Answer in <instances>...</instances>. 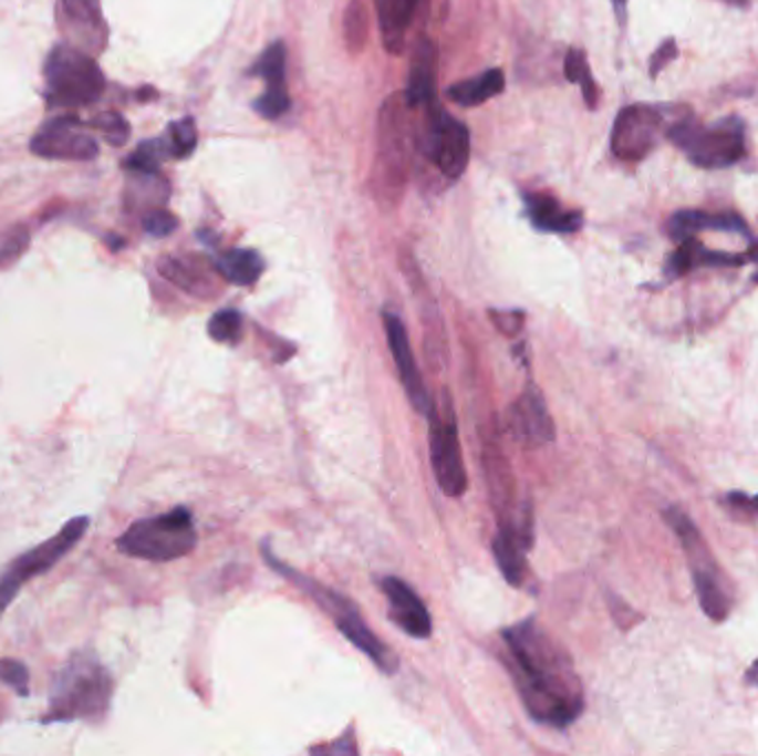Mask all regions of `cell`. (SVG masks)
<instances>
[{"mask_svg": "<svg viewBox=\"0 0 758 756\" xmlns=\"http://www.w3.org/2000/svg\"><path fill=\"white\" fill-rule=\"evenodd\" d=\"M501 636L530 716L554 727L577 721L583 712V690L565 650L534 619L506 628Z\"/></svg>", "mask_w": 758, "mask_h": 756, "instance_id": "6da1fadb", "label": "cell"}, {"mask_svg": "<svg viewBox=\"0 0 758 756\" xmlns=\"http://www.w3.org/2000/svg\"><path fill=\"white\" fill-rule=\"evenodd\" d=\"M114 696V676L94 650L70 654L63 667L54 674L50 692V710L43 723L56 721H105Z\"/></svg>", "mask_w": 758, "mask_h": 756, "instance_id": "7a4b0ae2", "label": "cell"}, {"mask_svg": "<svg viewBox=\"0 0 758 756\" xmlns=\"http://www.w3.org/2000/svg\"><path fill=\"white\" fill-rule=\"evenodd\" d=\"M665 136L694 167L709 172L734 167L747 154L745 123L738 116H725L712 125H700L694 114L685 110L667 125Z\"/></svg>", "mask_w": 758, "mask_h": 756, "instance_id": "3957f363", "label": "cell"}, {"mask_svg": "<svg viewBox=\"0 0 758 756\" xmlns=\"http://www.w3.org/2000/svg\"><path fill=\"white\" fill-rule=\"evenodd\" d=\"M105 85V74L96 56L72 43L52 48L45 61V96L50 107H90L103 99Z\"/></svg>", "mask_w": 758, "mask_h": 756, "instance_id": "277c9868", "label": "cell"}, {"mask_svg": "<svg viewBox=\"0 0 758 756\" xmlns=\"http://www.w3.org/2000/svg\"><path fill=\"white\" fill-rule=\"evenodd\" d=\"M663 517L687 555L689 572L703 612L714 621H725L734 603V594L725 572L718 568L712 550L685 512H681L678 508H665Z\"/></svg>", "mask_w": 758, "mask_h": 756, "instance_id": "5b68a950", "label": "cell"}, {"mask_svg": "<svg viewBox=\"0 0 758 756\" xmlns=\"http://www.w3.org/2000/svg\"><path fill=\"white\" fill-rule=\"evenodd\" d=\"M116 543L118 550L129 557L163 563L187 557L198 543V532L194 515L187 508H176L165 515L134 521Z\"/></svg>", "mask_w": 758, "mask_h": 756, "instance_id": "8992f818", "label": "cell"}, {"mask_svg": "<svg viewBox=\"0 0 758 756\" xmlns=\"http://www.w3.org/2000/svg\"><path fill=\"white\" fill-rule=\"evenodd\" d=\"M404 101L393 96L384 103L377 121V156L373 165V191L382 207L393 209L408 178V134Z\"/></svg>", "mask_w": 758, "mask_h": 756, "instance_id": "52a82bcc", "label": "cell"}, {"mask_svg": "<svg viewBox=\"0 0 758 756\" xmlns=\"http://www.w3.org/2000/svg\"><path fill=\"white\" fill-rule=\"evenodd\" d=\"M267 557H269V563L273 566V568H278L282 574H287V577H293V581L324 610V612H329L331 614V619L335 621V625H338V630L357 648V650H362L382 672H395L397 670V665H399V661H397V656L391 652V648L386 645V643H382L375 634H373V630L366 625V621L362 619V612H360V608L351 601V599H346V597H342V594H338V592H333L331 588H324V586H320V583H315L313 579H309V577H302L300 572H295L293 568H287V566H282L273 555H269L267 552Z\"/></svg>", "mask_w": 758, "mask_h": 756, "instance_id": "ba28073f", "label": "cell"}, {"mask_svg": "<svg viewBox=\"0 0 758 756\" xmlns=\"http://www.w3.org/2000/svg\"><path fill=\"white\" fill-rule=\"evenodd\" d=\"M90 528V517H76L68 521L54 537L43 541L41 546L28 550L25 555L17 557L3 572H0V617L12 605L17 594L23 590V586L54 568L70 550L76 548V543L83 539V535Z\"/></svg>", "mask_w": 758, "mask_h": 756, "instance_id": "9c48e42d", "label": "cell"}, {"mask_svg": "<svg viewBox=\"0 0 758 756\" xmlns=\"http://www.w3.org/2000/svg\"><path fill=\"white\" fill-rule=\"evenodd\" d=\"M430 420V466L435 473V479L444 495L448 497H461L468 488V475L461 457V444H459V428L455 420V411L450 404L448 393H444L442 411L433 406L428 413Z\"/></svg>", "mask_w": 758, "mask_h": 756, "instance_id": "30bf717a", "label": "cell"}, {"mask_svg": "<svg viewBox=\"0 0 758 756\" xmlns=\"http://www.w3.org/2000/svg\"><path fill=\"white\" fill-rule=\"evenodd\" d=\"M665 114L654 105H627L614 118L610 147L612 154L623 163H641L647 158L663 132Z\"/></svg>", "mask_w": 758, "mask_h": 756, "instance_id": "8fae6325", "label": "cell"}, {"mask_svg": "<svg viewBox=\"0 0 758 756\" xmlns=\"http://www.w3.org/2000/svg\"><path fill=\"white\" fill-rule=\"evenodd\" d=\"M426 110L428 121L422 147L448 180H457L464 176L470 160V132L461 121L439 112V107L433 110V105H428Z\"/></svg>", "mask_w": 758, "mask_h": 756, "instance_id": "7c38bea8", "label": "cell"}, {"mask_svg": "<svg viewBox=\"0 0 758 756\" xmlns=\"http://www.w3.org/2000/svg\"><path fill=\"white\" fill-rule=\"evenodd\" d=\"M30 149L45 160L76 163H90L101 154L96 138L76 116H59L48 121L32 138Z\"/></svg>", "mask_w": 758, "mask_h": 756, "instance_id": "4fadbf2b", "label": "cell"}, {"mask_svg": "<svg viewBox=\"0 0 758 756\" xmlns=\"http://www.w3.org/2000/svg\"><path fill=\"white\" fill-rule=\"evenodd\" d=\"M59 25L68 43L92 56H98L107 48L110 32L101 0H61Z\"/></svg>", "mask_w": 758, "mask_h": 756, "instance_id": "5bb4252c", "label": "cell"}, {"mask_svg": "<svg viewBox=\"0 0 758 756\" xmlns=\"http://www.w3.org/2000/svg\"><path fill=\"white\" fill-rule=\"evenodd\" d=\"M506 431L521 446H541L554 439V422L541 391L534 384L515 400L506 413Z\"/></svg>", "mask_w": 758, "mask_h": 756, "instance_id": "9a60e30c", "label": "cell"}, {"mask_svg": "<svg viewBox=\"0 0 758 756\" xmlns=\"http://www.w3.org/2000/svg\"><path fill=\"white\" fill-rule=\"evenodd\" d=\"M384 329H386L388 349H391V355L395 360L397 375H399V380L404 384V391H406L413 408L428 417V413L433 411L435 402H433V397H430V393H428V389L424 384V377L419 373V366L415 362L406 327H404V322L395 313H384Z\"/></svg>", "mask_w": 758, "mask_h": 756, "instance_id": "2e32d148", "label": "cell"}, {"mask_svg": "<svg viewBox=\"0 0 758 756\" xmlns=\"http://www.w3.org/2000/svg\"><path fill=\"white\" fill-rule=\"evenodd\" d=\"M388 603H391V619L399 625L408 636L428 639L433 632V621L428 608L417 597V592L397 577H384L380 581Z\"/></svg>", "mask_w": 758, "mask_h": 756, "instance_id": "e0dca14e", "label": "cell"}, {"mask_svg": "<svg viewBox=\"0 0 758 756\" xmlns=\"http://www.w3.org/2000/svg\"><path fill=\"white\" fill-rule=\"evenodd\" d=\"M158 271L165 280L183 289L185 293L194 298H214L218 293V280H216V267H209L200 258L187 256V258H176V256H165L158 262Z\"/></svg>", "mask_w": 758, "mask_h": 756, "instance_id": "ac0fdd59", "label": "cell"}, {"mask_svg": "<svg viewBox=\"0 0 758 756\" xmlns=\"http://www.w3.org/2000/svg\"><path fill=\"white\" fill-rule=\"evenodd\" d=\"M712 229V231H725V234H736L743 238H749V227L743 220V216L734 211H698V209H683L672 214L667 222L669 238L681 242L685 238H696V234Z\"/></svg>", "mask_w": 758, "mask_h": 756, "instance_id": "d6986e66", "label": "cell"}, {"mask_svg": "<svg viewBox=\"0 0 758 756\" xmlns=\"http://www.w3.org/2000/svg\"><path fill=\"white\" fill-rule=\"evenodd\" d=\"M532 532L521 530L512 524H499V532L492 541V552L497 559V566L506 581L510 586H521L528 574V563H526V550L530 548Z\"/></svg>", "mask_w": 758, "mask_h": 756, "instance_id": "ffe728a7", "label": "cell"}, {"mask_svg": "<svg viewBox=\"0 0 758 756\" xmlns=\"http://www.w3.org/2000/svg\"><path fill=\"white\" fill-rule=\"evenodd\" d=\"M437 87V48L433 41H419L411 61V76L406 85L404 103L408 110L428 107L435 103Z\"/></svg>", "mask_w": 758, "mask_h": 756, "instance_id": "44dd1931", "label": "cell"}, {"mask_svg": "<svg viewBox=\"0 0 758 756\" xmlns=\"http://www.w3.org/2000/svg\"><path fill=\"white\" fill-rule=\"evenodd\" d=\"M417 6L419 0H375L382 43L388 54L399 56L404 52L406 34L411 30Z\"/></svg>", "mask_w": 758, "mask_h": 756, "instance_id": "7402d4cb", "label": "cell"}, {"mask_svg": "<svg viewBox=\"0 0 758 756\" xmlns=\"http://www.w3.org/2000/svg\"><path fill=\"white\" fill-rule=\"evenodd\" d=\"M484 466H486V481H488L490 499L499 515V524H508L512 521V497H515V484L510 475L512 470L508 466V459L501 455V451L495 444H486Z\"/></svg>", "mask_w": 758, "mask_h": 756, "instance_id": "603a6c76", "label": "cell"}, {"mask_svg": "<svg viewBox=\"0 0 758 756\" xmlns=\"http://www.w3.org/2000/svg\"><path fill=\"white\" fill-rule=\"evenodd\" d=\"M528 216L532 225L539 231L548 234H574L583 227V214L581 211H568L561 207V203L552 196L532 194L526 198Z\"/></svg>", "mask_w": 758, "mask_h": 756, "instance_id": "cb8c5ba5", "label": "cell"}, {"mask_svg": "<svg viewBox=\"0 0 758 756\" xmlns=\"http://www.w3.org/2000/svg\"><path fill=\"white\" fill-rule=\"evenodd\" d=\"M220 278L238 287H251L264 273V260L253 249H231L214 262Z\"/></svg>", "mask_w": 758, "mask_h": 756, "instance_id": "d4e9b609", "label": "cell"}, {"mask_svg": "<svg viewBox=\"0 0 758 756\" xmlns=\"http://www.w3.org/2000/svg\"><path fill=\"white\" fill-rule=\"evenodd\" d=\"M506 87V76L501 70H488L484 74H479L477 79H470V81H461L453 87H448V99L455 103V105H461V107H477V105H484L486 101L499 96Z\"/></svg>", "mask_w": 758, "mask_h": 756, "instance_id": "484cf974", "label": "cell"}, {"mask_svg": "<svg viewBox=\"0 0 758 756\" xmlns=\"http://www.w3.org/2000/svg\"><path fill=\"white\" fill-rule=\"evenodd\" d=\"M563 74L568 79V83H574L581 87V94H583V101L590 110H596L599 105V87L592 79V72H590V65H588V59H585V52L583 50H568L565 54V61H563Z\"/></svg>", "mask_w": 758, "mask_h": 756, "instance_id": "4316f807", "label": "cell"}, {"mask_svg": "<svg viewBox=\"0 0 758 756\" xmlns=\"http://www.w3.org/2000/svg\"><path fill=\"white\" fill-rule=\"evenodd\" d=\"M707 249L698 238H685L678 242V249L667 256L665 260V276L667 278H683L685 273L705 267Z\"/></svg>", "mask_w": 758, "mask_h": 756, "instance_id": "83f0119b", "label": "cell"}, {"mask_svg": "<svg viewBox=\"0 0 758 756\" xmlns=\"http://www.w3.org/2000/svg\"><path fill=\"white\" fill-rule=\"evenodd\" d=\"M368 41V14L366 8L360 3V0H353V3L346 8L344 12V43L346 50L357 56Z\"/></svg>", "mask_w": 758, "mask_h": 756, "instance_id": "f1b7e54d", "label": "cell"}, {"mask_svg": "<svg viewBox=\"0 0 758 756\" xmlns=\"http://www.w3.org/2000/svg\"><path fill=\"white\" fill-rule=\"evenodd\" d=\"M284 72H287V48H284V43L269 45L253 68V74L264 79L267 87H287Z\"/></svg>", "mask_w": 758, "mask_h": 756, "instance_id": "f546056e", "label": "cell"}, {"mask_svg": "<svg viewBox=\"0 0 758 756\" xmlns=\"http://www.w3.org/2000/svg\"><path fill=\"white\" fill-rule=\"evenodd\" d=\"M169 154V147L163 141L143 143L125 163L132 174H158L163 158Z\"/></svg>", "mask_w": 758, "mask_h": 756, "instance_id": "4dcf8cb0", "label": "cell"}, {"mask_svg": "<svg viewBox=\"0 0 758 756\" xmlns=\"http://www.w3.org/2000/svg\"><path fill=\"white\" fill-rule=\"evenodd\" d=\"M209 335L222 344H238L242 340V313L236 309L218 311L209 320Z\"/></svg>", "mask_w": 758, "mask_h": 756, "instance_id": "1f68e13d", "label": "cell"}, {"mask_svg": "<svg viewBox=\"0 0 758 756\" xmlns=\"http://www.w3.org/2000/svg\"><path fill=\"white\" fill-rule=\"evenodd\" d=\"M30 240V229L23 225H17L0 236V269H8L14 262H19L28 251Z\"/></svg>", "mask_w": 758, "mask_h": 756, "instance_id": "d6a6232c", "label": "cell"}, {"mask_svg": "<svg viewBox=\"0 0 758 756\" xmlns=\"http://www.w3.org/2000/svg\"><path fill=\"white\" fill-rule=\"evenodd\" d=\"M169 156L189 158L198 147V130L191 118H183L169 127Z\"/></svg>", "mask_w": 758, "mask_h": 756, "instance_id": "836d02e7", "label": "cell"}, {"mask_svg": "<svg viewBox=\"0 0 758 756\" xmlns=\"http://www.w3.org/2000/svg\"><path fill=\"white\" fill-rule=\"evenodd\" d=\"M94 127L101 132V136L105 138L107 145L112 147H123L127 145L129 136H132V130H129V123L123 114L118 112H105V114H98L94 118Z\"/></svg>", "mask_w": 758, "mask_h": 756, "instance_id": "e575fe53", "label": "cell"}, {"mask_svg": "<svg viewBox=\"0 0 758 756\" xmlns=\"http://www.w3.org/2000/svg\"><path fill=\"white\" fill-rule=\"evenodd\" d=\"M289 107H291V99L287 94V87H267V94H262L256 101V112L267 121H276L284 116Z\"/></svg>", "mask_w": 758, "mask_h": 756, "instance_id": "d590c367", "label": "cell"}, {"mask_svg": "<svg viewBox=\"0 0 758 756\" xmlns=\"http://www.w3.org/2000/svg\"><path fill=\"white\" fill-rule=\"evenodd\" d=\"M0 681L21 696L30 694V670L17 659H0Z\"/></svg>", "mask_w": 758, "mask_h": 756, "instance_id": "8d00e7d4", "label": "cell"}, {"mask_svg": "<svg viewBox=\"0 0 758 756\" xmlns=\"http://www.w3.org/2000/svg\"><path fill=\"white\" fill-rule=\"evenodd\" d=\"M143 227L154 238H167V236H172L178 229V218L174 214H169L167 209L156 207V209H149L145 214Z\"/></svg>", "mask_w": 758, "mask_h": 756, "instance_id": "74e56055", "label": "cell"}, {"mask_svg": "<svg viewBox=\"0 0 758 756\" xmlns=\"http://www.w3.org/2000/svg\"><path fill=\"white\" fill-rule=\"evenodd\" d=\"M678 56V45L674 39H665L650 59V79H656L672 61Z\"/></svg>", "mask_w": 758, "mask_h": 756, "instance_id": "f35d334b", "label": "cell"}, {"mask_svg": "<svg viewBox=\"0 0 758 756\" xmlns=\"http://www.w3.org/2000/svg\"><path fill=\"white\" fill-rule=\"evenodd\" d=\"M490 318L495 327L508 335L519 333L523 327V311H490Z\"/></svg>", "mask_w": 758, "mask_h": 756, "instance_id": "ab89813d", "label": "cell"}, {"mask_svg": "<svg viewBox=\"0 0 758 756\" xmlns=\"http://www.w3.org/2000/svg\"><path fill=\"white\" fill-rule=\"evenodd\" d=\"M731 504H738V506H745V508H751V510H758V495L756 497H745V495H731L729 497Z\"/></svg>", "mask_w": 758, "mask_h": 756, "instance_id": "60d3db41", "label": "cell"}, {"mask_svg": "<svg viewBox=\"0 0 758 756\" xmlns=\"http://www.w3.org/2000/svg\"><path fill=\"white\" fill-rule=\"evenodd\" d=\"M745 681L747 683H751V685H758V659L754 661V665L747 670V674H745Z\"/></svg>", "mask_w": 758, "mask_h": 756, "instance_id": "b9f144b4", "label": "cell"}, {"mask_svg": "<svg viewBox=\"0 0 758 756\" xmlns=\"http://www.w3.org/2000/svg\"><path fill=\"white\" fill-rule=\"evenodd\" d=\"M720 3L731 6V8H738V10H747V8H749V0H720Z\"/></svg>", "mask_w": 758, "mask_h": 756, "instance_id": "7bdbcfd3", "label": "cell"}, {"mask_svg": "<svg viewBox=\"0 0 758 756\" xmlns=\"http://www.w3.org/2000/svg\"><path fill=\"white\" fill-rule=\"evenodd\" d=\"M614 8H616V14L623 19L625 17V8H627V0H612Z\"/></svg>", "mask_w": 758, "mask_h": 756, "instance_id": "ee69618b", "label": "cell"}]
</instances>
